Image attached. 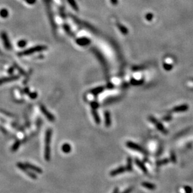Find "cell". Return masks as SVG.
Masks as SVG:
<instances>
[{
    "mask_svg": "<svg viewBox=\"0 0 193 193\" xmlns=\"http://www.w3.org/2000/svg\"><path fill=\"white\" fill-rule=\"evenodd\" d=\"M0 35H1V38L3 40L4 48L8 50H11L12 49V45H11L10 41H9L8 34L5 31H2Z\"/></svg>",
    "mask_w": 193,
    "mask_h": 193,
    "instance_id": "cell-5",
    "label": "cell"
},
{
    "mask_svg": "<svg viewBox=\"0 0 193 193\" xmlns=\"http://www.w3.org/2000/svg\"><path fill=\"white\" fill-rule=\"evenodd\" d=\"M105 126L109 127L111 125V119H110V114L109 111H105Z\"/></svg>",
    "mask_w": 193,
    "mask_h": 193,
    "instance_id": "cell-16",
    "label": "cell"
},
{
    "mask_svg": "<svg viewBox=\"0 0 193 193\" xmlns=\"http://www.w3.org/2000/svg\"><path fill=\"white\" fill-rule=\"evenodd\" d=\"M134 186H131V187H129V188H128L127 189H126L125 190L123 191V192H122V193H131L132 192L134 191Z\"/></svg>",
    "mask_w": 193,
    "mask_h": 193,
    "instance_id": "cell-28",
    "label": "cell"
},
{
    "mask_svg": "<svg viewBox=\"0 0 193 193\" xmlns=\"http://www.w3.org/2000/svg\"><path fill=\"white\" fill-rule=\"evenodd\" d=\"M18 47L19 48H24V47H26V45H27V42L25 40H21L19 41L17 43Z\"/></svg>",
    "mask_w": 193,
    "mask_h": 193,
    "instance_id": "cell-24",
    "label": "cell"
},
{
    "mask_svg": "<svg viewBox=\"0 0 193 193\" xmlns=\"http://www.w3.org/2000/svg\"><path fill=\"white\" fill-rule=\"evenodd\" d=\"M76 42L78 45L84 47V46L88 45L89 44H90V40L89 39V38H78V39L76 40Z\"/></svg>",
    "mask_w": 193,
    "mask_h": 193,
    "instance_id": "cell-12",
    "label": "cell"
},
{
    "mask_svg": "<svg viewBox=\"0 0 193 193\" xmlns=\"http://www.w3.org/2000/svg\"><path fill=\"white\" fill-rule=\"evenodd\" d=\"M135 162H136V164H137V166H138L139 168L140 169L142 170V171L143 172L144 174H148L147 169V168L145 167V164L142 162V161H140L139 159L136 158L135 159Z\"/></svg>",
    "mask_w": 193,
    "mask_h": 193,
    "instance_id": "cell-11",
    "label": "cell"
},
{
    "mask_svg": "<svg viewBox=\"0 0 193 193\" xmlns=\"http://www.w3.org/2000/svg\"><path fill=\"white\" fill-rule=\"evenodd\" d=\"M126 169L128 172H131L133 170L132 167V159L130 157H128L127 158V165Z\"/></svg>",
    "mask_w": 193,
    "mask_h": 193,
    "instance_id": "cell-18",
    "label": "cell"
},
{
    "mask_svg": "<svg viewBox=\"0 0 193 193\" xmlns=\"http://www.w3.org/2000/svg\"><path fill=\"white\" fill-rule=\"evenodd\" d=\"M189 109L188 105H182L177 106L172 109L174 112H182L186 111Z\"/></svg>",
    "mask_w": 193,
    "mask_h": 193,
    "instance_id": "cell-13",
    "label": "cell"
},
{
    "mask_svg": "<svg viewBox=\"0 0 193 193\" xmlns=\"http://www.w3.org/2000/svg\"><path fill=\"white\" fill-rule=\"evenodd\" d=\"M92 114H93V116H94V120H95L96 123L99 124V123H100V119L99 116H98V113H97V112L96 111V109H93Z\"/></svg>",
    "mask_w": 193,
    "mask_h": 193,
    "instance_id": "cell-19",
    "label": "cell"
},
{
    "mask_svg": "<svg viewBox=\"0 0 193 193\" xmlns=\"http://www.w3.org/2000/svg\"><path fill=\"white\" fill-rule=\"evenodd\" d=\"M22 144V141H20V140H18V141H15V143L13 144V145L11 147V152H15L17 151L18 150V149L20 147L21 144Z\"/></svg>",
    "mask_w": 193,
    "mask_h": 193,
    "instance_id": "cell-15",
    "label": "cell"
},
{
    "mask_svg": "<svg viewBox=\"0 0 193 193\" xmlns=\"http://www.w3.org/2000/svg\"><path fill=\"white\" fill-rule=\"evenodd\" d=\"M141 185L142 186V187L146 188V189H149V190H155L156 189V186L154 184L152 183H150V182H142Z\"/></svg>",
    "mask_w": 193,
    "mask_h": 193,
    "instance_id": "cell-14",
    "label": "cell"
},
{
    "mask_svg": "<svg viewBox=\"0 0 193 193\" xmlns=\"http://www.w3.org/2000/svg\"><path fill=\"white\" fill-rule=\"evenodd\" d=\"M152 18H153V15H152L151 14H149V15H147L146 18H147V20H149V21L151 20Z\"/></svg>",
    "mask_w": 193,
    "mask_h": 193,
    "instance_id": "cell-34",
    "label": "cell"
},
{
    "mask_svg": "<svg viewBox=\"0 0 193 193\" xmlns=\"http://www.w3.org/2000/svg\"><path fill=\"white\" fill-rule=\"evenodd\" d=\"M13 71H14V68H13V67H10V68L8 69V73L10 74V75H12V74L13 73Z\"/></svg>",
    "mask_w": 193,
    "mask_h": 193,
    "instance_id": "cell-33",
    "label": "cell"
},
{
    "mask_svg": "<svg viewBox=\"0 0 193 193\" xmlns=\"http://www.w3.org/2000/svg\"><path fill=\"white\" fill-rule=\"evenodd\" d=\"M9 16V12L8 10L6 8H3L0 10V16L2 18H6Z\"/></svg>",
    "mask_w": 193,
    "mask_h": 193,
    "instance_id": "cell-20",
    "label": "cell"
},
{
    "mask_svg": "<svg viewBox=\"0 0 193 193\" xmlns=\"http://www.w3.org/2000/svg\"><path fill=\"white\" fill-rule=\"evenodd\" d=\"M117 26H118L119 29L120 30V31H121V33H122L124 35H126L128 33V30L125 27L123 26V25H121L120 24H117Z\"/></svg>",
    "mask_w": 193,
    "mask_h": 193,
    "instance_id": "cell-23",
    "label": "cell"
},
{
    "mask_svg": "<svg viewBox=\"0 0 193 193\" xmlns=\"http://www.w3.org/2000/svg\"><path fill=\"white\" fill-rule=\"evenodd\" d=\"M62 150L63 152L65 153V154H69L72 150L71 145L68 143L63 144L62 146Z\"/></svg>",
    "mask_w": 193,
    "mask_h": 193,
    "instance_id": "cell-17",
    "label": "cell"
},
{
    "mask_svg": "<svg viewBox=\"0 0 193 193\" xmlns=\"http://www.w3.org/2000/svg\"><path fill=\"white\" fill-rule=\"evenodd\" d=\"M132 84H133L134 85H141V83H143V81L142 80H132L131 81Z\"/></svg>",
    "mask_w": 193,
    "mask_h": 193,
    "instance_id": "cell-29",
    "label": "cell"
},
{
    "mask_svg": "<svg viewBox=\"0 0 193 193\" xmlns=\"http://www.w3.org/2000/svg\"><path fill=\"white\" fill-rule=\"evenodd\" d=\"M63 28H64L65 31H66V33H67L68 35H70V36H72V35L73 36V35L72 32L71 30H70V27L69 26V25H68V24H63Z\"/></svg>",
    "mask_w": 193,
    "mask_h": 193,
    "instance_id": "cell-25",
    "label": "cell"
},
{
    "mask_svg": "<svg viewBox=\"0 0 193 193\" xmlns=\"http://www.w3.org/2000/svg\"><path fill=\"white\" fill-rule=\"evenodd\" d=\"M112 193H119V189L118 188H115L113 191Z\"/></svg>",
    "mask_w": 193,
    "mask_h": 193,
    "instance_id": "cell-37",
    "label": "cell"
},
{
    "mask_svg": "<svg viewBox=\"0 0 193 193\" xmlns=\"http://www.w3.org/2000/svg\"><path fill=\"white\" fill-rule=\"evenodd\" d=\"M69 2L70 5L73 8V9H75V10H78V7L76 5V3L74 1V0H69Z\"/></svg>",
    "mask_w": 193,
    "mask_h": 193,
    "instance_id": "cell-26",
    "label": "cell"
},
{
    "mask_svg": "<svg viewBox=\"0 0 193 193\" xmlns=\"http://www.w3.org/2000/svg\"><path fill=\"white\" fill-rule=\"evenodd\" d=\"M91 105L92 109H96L98 107V103L96 102H92V103H91Z\"/></svg>",
    "mask_w": 193,
    "mask_h": 193,
    "instance_id": "cell-31",
    "label": "cell"
},
{
    "mask_svg": "<svg viewBox=\"0 0 193 193\" xmlns=\"http://www.w3.org/2000/svg\"><path fill=\"white\" fill-rule=\"evenodd\" d=\"M103 90H104V87H98L95 88L93 90H92L91 93L94 94V95H98V94L103 92Z\"/></svg>",
    "mask_w": 193,
    "mask_h": 193,
    "instance_id": "cell-21",
    "label": "cell"
},
{
    "mask_svg": "<svg viewBox=\"0 0 193 193\" xmlns=\"http://www.w3.org/2000/svg\"><path fill=\"white\" fill-rule=\"evenodd\" d=\"M29 95V97H30L31 99H35V98H37L38 96V94L36 92H31L28 94Z\"/></svg>",
    "mask_w": 193,
    "mask_h": 193,
    "instance_id": "cell-27",
    "label": "cell"
},
{
    "mask_svg": "<svg viewBox=\"0 0 193 193\" xmlns=\"http://www.w3.org/2000/svg\"><path fill=\"white\" fill-rule=\"evenodd\" d=\"M169 159H161L159 160V161H157L156 162V165L157 166H161L162 165H165V164H167L169 163Z\"/></svg>",
    "mask_w": 193,
    "mask_h": 193,
    "instance_id": "cell-22",
    "label": "cell"
},
{
    "mask_svg": "<svg viewBox=\"0 0 193 193\" xmlns=\"http://www.w3.org/2000/svg\"><path fill=\"white\" fill-rule=\"evenodd\" d=\"M172 67H173L171 65L167 64V63H164V69H165V70H168V71L171 70V69H172Z\"/></svg>",
    "mask_w": 193,
    "mask_h": 193,
    "instance_id": "cell-30",
    "label": "cell"
},
{
    "mask_svg": "<svg viewBox=\"0 0 193 193\" xmlns=\"http://www.w3.org/2000/svg\"><path fill=\"white\" fill-rule=\"evenodd\" d=\"M53 130L49 128L47 129L45 132V149H44V158L46 161L49 162L51 158V149H50V144H51V136H52Z\"/></svg>",
    "mask_w": 193,
    "mask_h": 193,
    "instance_id": "cell-1",
    "label": "cell"
},
{
    "mask_svg": "<svg viewBox=\"0 0 193 193\" xmlns=\"http://www.w3.org/2000/svg\"><path fill=\"white\" fill-rule=\"evenodd\" d=\"M16 167L18 168L19 169H20L23 172L26 174L29 177H30L32 179H37L38 177L36 175L35 172L30 169H28L26 166L25 164H23L22 162H18L16 163Z\"/></svg>",
    "mask_w": 193,
    "mask_h": 193,
    "instance_id": "cell-3",
    "label": "cell"
},
{
    "mask_svg": "<svg viewBox=\"0 0 193 193\" xmlns=\"http://www.w3.org/2000/svg\"><path fill=\"white\" fill-rule=\"evenodd\" d=\"M26 1L29 4H33L36 2V0H26Z\"/></svg>",
    "mask_w": 193,
    "mask_h": 193,
    "instance_id": "cell-32",
    "label": "cell"
},
{
    "mask_svg": "<svg viewBox=\"0 0 193 193\" xmlns=\"http://www.w3.org/2000/svg\"><path fill=\"white\" fill-rule=\"evenodd\" d=\"M170 158H171V160H172V162H175V157H174V154H173L172 152H171V154H170Z\"/></svg>",
    "mask_w": 193,
    "mask_h": 193,
    "instance_id": "cell-35",
    "label": "cell"
},
{
    "mask_svg": "<svg viewBox=\"0 0 193 193\" xmlns=\"http://www.w3.org/2000/svg\"><path fill=\"white\" fill-rule=\"evenodd\" d=\"M40 109L42 114L45 116L46 118L50 121V122H53L54 121H55V117H54V115L48 111V109H47L43 105H40Z\"/></svg>",
    "mask_w": 193,
    "mask_h": 193,
    "instance_id": "cell-7",
    "label": "cell"
},
{
    "mask_svg": "<svg viewBox=\"0 0 193 193\" xmlns=\"http://www.w3.org/2000/svg\"><path fill=\"white\" fill-rule=\"evenodd\" d=\"M171 119V117H170V115H168V116H166V117H164V118H163L164 120H165V121H169V120Z\"/></svg>",
    "mask_w": 193,
    "mask_h": 193,
    "instance_id": "cell-38",
    "label": "cell"
},
{
    "mask_svg": "<svg viewBox=\"0 0 193 193\" xmlns=\"http://www.w3.org/2000/svg\"><path fill=\"white\" fill-rule=\"evenodd\" d=\"M47 47L45 45H37L35 46L34 47H31V48H28L27 50L22 51L21 52L18 53V55L19 56H28V55H31V54L35 53L37 52H40V51H44V50H47Z\"/></svg>",
    "mask_w": 193,
    "mask_h": 193,
    "instance_id": "cell-2",
    "label": "cell"
},
{
    "mask_svg": "<svg viewBox=\"0 0 193 193\" xmlns=\"http://www.w3.org/2000/svg\"><path fill=\"white\" fill-rule=\"evenodd\" d=\"M25 165L29 169H30L32 171L37 173V174H42L43 173V170L39 168L38 166H36V165H34L33 164L29 163V162H26Z\"/></svg>",
    "mask_w": 193,
    "mask_h": 193,
    "instance_id": "cell-9",
    "label": "cell"
},
{
    "mask_svg": "<svg viewBox=\"0 0 193 193\" xmlns=\"http://www.w3.org/2000/svg\"><path fill=\"white\" fill-rule=\"evenodd\" d=\"M149 119L152 123H154V124L156 125V128H157L159 131H161V132H162L163 134H168V132L167 131L166 129L165 128H164V127L163 126V125H162L161 122H159L157 120H156V119L155 118V117H152V116H150V117H149Z\"/></svg>",
    "mask_w": 193,
    "mask_h": 193,
    "instance_id": "cell-6",
    "label": "cell"
},
{
    "mask_svg": "<svg viewBox=\"0 0 193 193\" xmlns=\"http://www.w3.org/2000/svg\"><path fill=\"white\" fill-rule=\"evenodd\" d=\"M19 78H20L19 75H12V76H9L8 77H3V78H0V85L13 82L16 80H18Z\"/></svg>",
    "mask_w": 193,
    "mask_h": 193,
    "instance_id": "cell-8",
    "label": "cell"
},
{
    "mask_svg": "<svg viewBox=\"0 0 193 193\" xmlns=\"http://www.w3.org/2000/svg\"><path fill=\"white\" fill-rule=\"evenodd\" d=\"M125 145H126L127 147L129 148V149H132V150H136V151L142 153V154H144V155H148L149 154V152H148V151L146 149L142 147V146H141L140 145L134 143V142H131V141H127L126 144H125Z\"/></svg>",
    "mask_w": 193,
    "mask_h": 193,
    "instance_id": "cell-4",
    "label": "cell"
},
{
    "mask_svg": "<svg viewBox=\"0 0 193 193\" xmlns=\"http://www.w3.org/2000/svg\"><path fill=\"white\" fill-rule=\"evenodd\" d=\"M29 91H30V90H29V89H28V87H26L25 89H24V92L25 93V94H30V92H29Z\"/></svg>",
    "mask_w": 193,
    "mask_h": 193,
    "instance_id": "cell-36",
    "label": "cell"
},
{
    "mask_svg": "<svg viewBox=\"0 0 193 193\" xmlns=\"http://www.w3.org/2000/svg\"><path fill=\"white\" fill-rule=\"evenodd\" d=\"M126 170V168H125V167L123 166L119 167V168L114 169V170H112V171H110V176H112V177H115V176H117V175H119L125 172Z\"/></svg>",
    "mask_w": 193,
    "mask_h": 193,
    "instance_id": "cell-10",
    "label": "cell"
}]
</instances>
